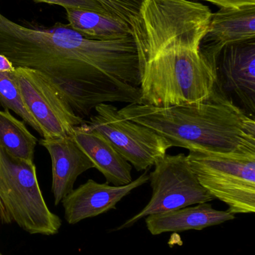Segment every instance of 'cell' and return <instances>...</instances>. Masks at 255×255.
Masks as SVG:
<instances>
[{"label":"cell","instance_id":"obj_1","mask_svg":"<svg viewBox=\"0 0 255 255\" xmlns=\"http://www.w3.org/2000/svg\"><path fill=\"white\" fill-rule=\"evenodd\" d=\"M0 54L15 67L49 78L84 119L103 103H141V66L133 36L87 38L69 24L17 23L0 11Z\"/></svg>","mask_w":255,"mask_h":255},{"label":"cell","instance_id":"obj_2","mask_svg":"<svg viewBox=\"0 0 255 255\" xmlns=\"http://www.w3.org/2000/svg\"><path fill=\"white\" fill-rule=\"evenodd\" d=\"M126 119L150 128L172 147L217 154H255V121L219 82L205 101L157 108L132 103L120 109Z\"/></svg>","mask_w":255,"mask_h":255},{"label":"cell","instance_id":"obj_3","mask_svg":"<svg viewBox=\"0 0 255 255\" xmlns=\"http://www.w3.org/2000/svg\"><path fill=\"white\" fill-rule=\"evenodd\" d=\"M217 83V66L199 50L171 46L142 67L139 104L170 108L201 103Z\"/></svg>","mask_w":255,"mask_h":255},{"label":"cell","instance_id":"obj_4","mask_svg":"<svg viewBox=\"0 0 255 255\" xmlns=\"http://www.w3.org/2000/svg\"><path fill=\"white\" fill-rule=\"evenodd\" d=\"M212 13L191 0H144L131 25L141 72L145 63L171 46L199 50Z\"/></svg>","mask_w":255,"mask_h":255},{"label":"cell","instance_id":"obj_5","mask_svg":"<svg viewBox=\"0 0 255 255\" xmlns=\"http://www.w3.org/2000/svg\"><path fill=\"white\" fill-rule=\"evenodd\" d=\"M0 223H15L30 235L52 236L61 219L45 202L34 162L15 158L0 146Z\"/></svg>","mask_w":255,"mask_h":255},{"label":"cell","instance_id":"obj_6","mask_svg":"<svg viewBox=\"0 0 255 255\" xmlns=\"http://www.w3.org/2000/svg\"><path fill=\"white\" fill-rule=\"evenodd\" d=\"M189 164L200 184L229 206V213L255 211V154L190 151Z\"/></svg>","mask_w":255,"mask_h":255},{"label":"cell","instance_id":"obj_7","mask_svg":"<svg viewBox=\"0 0 255 255\" xmlns=\"http://www.w3.org/2000/svg\"><path fill=\"white\" fill-rule=\"evenodd\" d=\"M149 175L152 196L148 205L115 230L131 227L141 219L152 214L206 203L215 198L200 184L184 153L166 154L154 165Z\"/></svg>","mask_w":255,"mask_h":255},{"label":"cell","instance_id":"obj_8","mask_svg":"<svg viewBox=\"0 0 255 255\" xmlns=\"http://www.w3.org/2000/svg\"><path fill=\"white\" fill-rule=\"evenodd\" d=\"M96 115L88 125L106 138L121 156L137 171H148L172 147L150 128L126 119L115 106H96Z\"/></svg>","mask_w":255,"mask_h":255},{"label":"cell","instance_id":"obj_9","mask_svg":"<svg viewBox=\"0 0 255 255\" xmlns=\"http://www.w3.org/2000/svg\"><path fill=\"white\" fill-rule=\"evenodd\" d=\"M13 79L22 101L37 123L43 139L64 137L85 121L73 112L55 84L40 72L16 67Z\"/></svg>","mask_w":255,"mask_h":255},{"label":"cell","instance_id":"obj_10","mask_svg":"<svg viewBox=\"0 0 255 255\" xmlns=\"http://www.w3.org/2000/svg\"><path fill=\"white\" fill-rule=\"evenodd\" d=\"M217 72L223 91L238 98L255 118V39L226 46L217 59Z\"/></svg>","mask_w":255,"mask_h":255},{"label":"cell","instance_id":"obj_11","mask_svg":"<svg viewBox=\"0 0 255 255\" xmlns=\"http://www.w3.org/2000/svg\"><path fill=\"white\" fill-rule=\"evenodd\" d=\"M149 175L145 171L139 178L124 186L100 184L88 180L76 189H73L61 201L64 210V220L68 224L75 225L85 219L97 217L110 210L133 190L146 184Z\"/></svg>","mask_w":255,"mask_h":255},{"label":"cell","instance_id":"obj_12","mask_svg":"<svg viewBox=\"0 0 255 255\" xmlns=\"http://www.w3.org/2000/svg\"><path fill=\"white\" fill-rule=\"evenodd\" d=\"M255 39V4L241 7H220L212 13L199 52L217 66L223 49L229 45Z\"/></svg>","mask_w":255,"mask_h":255},{"label":"cell","instance_id":"obj_13","mask_svg":"<svg viewBox=\"0 0 255 255\" xmlns=\"http://www.w3.org/2000/svg\"><path fill=\"white\" fill-rule=\"evenodd\" d=\"M40 144L47 150L52 160V193L55 205H58L73 190L78 177L95 166L72 134L42 139Z\"/></svg>","mask_w":255,"mask_h":255},{"label":"cell","instance_id":"obj_14","mask_svg":"<svg viewBox=\"0 0 255 255\" xmlns=\"http://www.w3.org/2000/svg\"><path fill=\"white\" fill-rule=\"evenodd\" d=\"M73 139L91 159L97 170L114 186H124L133 181L132 166L115 149L110 142L87 123L76 127Z\"/></svg>","mask_w":255,"mask_h":255},{"label":"cell","instance_id":"obj_15","mask_svg":"<svg viewBox=\"0 0 255 255\" xmlns=\"http://www.w3.org/2000/svg\"><path fill=\"white\" fill-rule=\"evenodd\" d=\"M235 219V214L214 209L211 204L206 202L148 216L145 223L151 235H158L167 232L200 231Z\"/></svg>","mask_w":255,"mask_h":255},{"label":"cell","instance_id":"obj_16","mask_svg":"<svg viewBox=\"0 0 255 255\" xmlns=\"http://www.w3.org/2000/svg\"><path fill=\"white\" fill-rule=\"evenodd\" d=\"M69 25L87 38L112 40L133 36L127 22L108 13L79 8H65Z\"/></svg>","mask_w":255,"mask_h":255},{"label":"cell","instance_id":"obj_17","mask_svg":"<svg viewBox=\"0 0 255 255\" xmlns=\"http://www.w3.org/2000/svg\"><path fill=\"white\" fill-rule=\"evenodd\" d=\"M37 139L25 124L10 114L0 110V146L12 157L33 162Z\"/></svg>","mask_w":255,"mask_h":255},{"label":"cell","instance_id":"obj_18","mask_svg":"<svg viewBox=\"0 0 255 255\" xmlns=\"http://www.w3.org/2000/svg\"><path fill=\"white\" fill-rule=\"evenodd\" d=\"M0 105L4 109L12 111L22 118L41 136V130L25 107L19 88L13 79V73L0 72Z\"/></svg>","mask_w":255,"mask_h":255},{"label":"cell","instance_id":"obj_19","mask_svg":"<svg viewBox=\"0 0 255 255\" xmlns=\"http://www.w3.org/2000/svg\"><path fill=\"white\" fill-rule=\"evenodd\" d=\"M36 3L57 4L65 8H79L108 13L96 0H31ZM109 14V13H108Z\"/></svg>","mask_w":255,"mask_h":255},{"label":"cell","instance_id":"obj_20","mask_svg":"<svg viewBox=\"0 0 255 255\" xmlns=\"http://www.w3.org/2000/svg\"><path fill=\"white\" fill-rule=\"evenodd\" d=\"M209 1L220 7H241L247 5H254L255 0H202Z\"/></svg>","mask_w":255,"mask_h":255},{"label":"cell","instance_id":"obj_21","mask_svg":"<svg viewBox=\"0 0 255 255\" xmlns=\"http://www.w3.org/2000/svg\"><path fill=\"white\" fill-rule=\"evenodd\" d=\"M16 67L13 65L10 60L0 54V72L1 73H13Z\"/></svg>","mask_w":255,"mask_h":255},{"label":"cell","instance_id":"obj_22","mask_svg":"<svg viewBox=\"0 0 255 255\" xmlns=\"http://www.w3.org/2000/svg\"><path fill=\"white\" fill-rule=\"evenodd\" d=\"M0 255H4L1 254V253H0Z\"/></svg>","mask_w":255,"mask_h":255}]
</instances>
